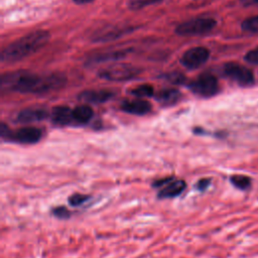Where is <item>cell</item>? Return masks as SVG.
<instances>
[{"instance_id":"cell-1","label":"cell","mask_w":258,"mask_h":258,"mask_svg":"<svg viewBox=\"0 0 258 258\" xmlns=\"http://www.w3.org/2000/svg\"><path fill=\"white\" fill-rule=\"evenodd\" d=\"M66 82V76L60 73L35 75L25 71H19L5 74L1 77V90L43 94L62 88Z\"/></svg>"},{"instance_id":"cell-2","label":"cell","mask_w":258,"mask_h":258,"mask_svg":"<svg viewBox=\"0 0 258 258\" xmlns=\"http://www.w3.org/2000/svg\"><path fill=\"white\" fill-rule=\"evenodd\" d=\"M49 39L46 30L30 32L4 47L1 51V59L5 62L18 61L42 48Z\"/></svg>"},{"instance_id":"cell-3","label":"cell","mask_w":258,"mask_h":258,"mask_svg":"<svg viewBox=\"0 0 258 258\" xmlns=\"http://www.w3.org/2000/svg\"><path fill=\"white\" fill-rule=\"evenodd\" d=\"M217 22L210 17H198L184 21L176 26L175 32L181 36L206 34L214 29Z\"/></svg>"},{"instance_id":"cell-4","label":"cell","mask_w":258,"mask_h":258,"mask_svg":"<svg viewBox=\"0 0 258 258\" xmlns=\"http://www.w3.org/2000/svg\"><path fill=\"white\" fill-rule=\"evenodd\" d=\"M152 187L157 189L158 199H173L183 192L186 187V182L180 178L167 176L154 180L152 182Z\"/></svg>"},{"instance_id":"cell-5","label":"cell","mask_w":258,"mask_h":258,"mask_svg":"<svg viewBox=\"0 0 258 258\" xmlns=\"http://www.w3.org/2000/svg\"><path fill=\"white\" fill-rule=\"evenodd\" d=\"M141 70L129 63H115L99 72V77L108 81H127L137 77Z\"/></svg>"},{"instance_id":"cell-6","label":"cell","mask_w":258,"mask_h":258,"mask_svg":"<svg viewBox=\"0 0 258 258\" xmlns=\"http://www.w3.org/2000/svg\"><path fill=\"white\" fill-rule=\"evenodd\" d=\"M187 86L192 93L206 98L216 95L219 91V84L217 79L210 74H203L199 76Z\"/></svg>"},{"instance_id":"cell-7","label":"cell","mask_w":258,"mask_h":258,"mask_svg":"<svg viewBox=\"0 0 258 258\" xmlns=\"http://www.w3.org/2000/svg\"><path fill=\"white\" fill-rule=\"evenodd\" d=\"M224 72L227 77L235 81L240 86L249 87L254 84V75L252 71L240 63L228 62L224 67Z\"/></svg>"},{"instance_id":"cell-8","label":"cell","mask_w":258,"mask_h":258,"mask_svg":"<svg viewBox=\"0 0 258 258\" xmlns=\"http://www.w3.org/2000/svg\"><path fill=\"white\" fill-rule=\"evenodd\" d=\"M210 51L204 46H196L187 49L181 56L180 62L189 70H195L203 66L209 58Z\"/></svg>"},{"instance_id":"cell-9","label":"cell","mask_w":258,"mask_h":258,"mask_svg":"<svg viewBox=\"0 0 258 258\" xmlns=\"http://www.w3.org/2000/svg\"><path fill=\"white\" fill-rule=\"evenodd\" d=\"M131 30H132V27L130 26H123V25L106 26V27H103L102 29L96 30L95 33L92 35V40L95 42L111 41L130 32Z\"/></svg>"},{"instance_id":"cell-10","label":"cell","mask_w":258,"mask_h":258,"mask_svg":"<svg viewBox=\"0 0 258 258\" xmlns=\"http://www.w3.org/2000/svg\"><path fill=\"white\" fill-rule=\"evenodd\" d=\"M42 137V131L37 127L27 126L22 127L13 132L12 140L24 144H34L38 142Z\"/></svg>"},{"instance_id":"cell-11","label":"cell","mask_w":258,"mask_h":258,"mask_svg":"<svg viewBox=\"0 0 258 258\" xmlns=\"http://www.w3.org/2000/svg\"><path fill=\"white\" fill-rule=\"evenodd\" d=\"M121 109L129 114L133 115H145L151 110V105L148 101L142 99L127 100L122 103Z\"/></svg>"},{"instance_id":"cell-12","label":"cell","mask_w":258,"mask_h":258,"mask_svg":"<svg viewBox=\"0 0 258 258\" xmlns=\"http://www.w3.org/2000/svg\"><path fill=\"white\" fill-rule=\"evenodd\" d=\"M47 112L43 109H24L22 111H20L17 114L16 120L19 123H23V124H28V123H33V122H38L41 121L43 119H45L47 117Z\"/></svg>"},{"instance_id":"cell-13","label":"cell","mask_w":258,"mask_h":258,"mask_svg":"<svg viewBox=\"0 0 258 258\" xmlns=\"http://www.w3.org/2000/svg\"><path fill=\"white\" fill-rule=\"evenodd\" d=\"M113 94L105 90H94V91H85L80 94L79 99L86 103H104L108 101Z\"/></svg>"},{"instance_id":"cell-14","label":"cell","mask_w":258,"mask_h":258,"mask_svg":"<svg viewBox=\"0 0 258 258\" xmlns=\"http://www.w3.org/2000/svg\"><path fill=\"white\" fill-rule=\"evenodd\" d=\"M51 120L56 125H68L74 122L73 110L67 106H57L52 109Z\"/></svg>"},{"instance_id":"cell-15","label":"cell","mask_w":258,"mask_h":258,"mask_svg":"<svg viewBox=\"0 0 258 258\" xmlns=\"http://www.w3.org/2000/svg\"><path fill=\"white\" fill-rule=\"evenodd\" d=\"M180 97H181L180 92L177 91L176 89H171V88L161 90L155 95L156 101L164 106H170L177 103Z\"/></svg>"},{"instance_id":"cell-16","label":"cell","mask_w":258,"mask_h":258,"mask_svg":"<svg viewBox=\"0 0 258 258\" xmlns=\"http://www.w3.org/2000/svg\"><path fill=\"white\" fill-rule=\"evenodd\" d=\"M92 117H93V110L88 105H80L73 110V118H74V122L76 123L86 124L91 120Z\"/></svg>"},{"instance_id":"cell-17","label":"cell","mask_w":258,"mask_h":258,"mask_svg":"<svg viewBox=\"0 0 258 258\" xmlns=\"http://www.w3.org/2000/svg\"><path fill=\"white\" fill-rule=\"evenodd\" d=\"M128 49L124 50H116V51H111V52H105L103 54H100V55H96L94 58H93V61L95 62H101V61H105V60H113V59H119V58H122L124 57L127 53H128Z\"/></svg>"},{"instance_id":"cell-18","label":"cell","mask_w":258,"mask_h":258,"mask_svg":"<svg viewBox=\"0 0 258 258\" xmlns=\"http://www.w3.org/2000/svg\"><path fill=\"white\" fill-rule=\"evenodd\" d=\"M130 94L133 96L140 98H144V97H151L154 94V90L150 85H140L138 87L133 88L132 90H130Z\"/></svg>"},{"instance_id":"cell-19","label":"cell","mask_w":258,"mask_h":258,"mask_svg":"<svg viewBox=\"0 0 258 258\" xmlns=\"http://www.w3.org/2000/svg\"><path fill=\"white\" fill-rule=\"evenodd\" d=\"M90 196L89 195H86V194H80V192H75V194H72L69 199H68V202L70 204V206L72 207H81L82 205H84L85 203H87L89 200H90Z\"/></svg>"},{"instance_id":"cell-20","label":"cell","mask_w":258,"mask_h":258,"mask_svg":"<svg viewBox=\"0 0 258 258\" xmlns=\"http://www.w3.org/2000/svg\"><path fill=\"white\" fill-rule=\"evenodd\" d=\"M162 0H129L128 1V7L131 10H139L146 6L156 4L161 2Z\"/></svg>"},{"instance_id":"cell-21","label":"cell","mask_w":258,"mask_h":258,"mask_svg":"<svg viewBox=\"0 0 258 258\" xmlns=\"http://www.w3.org/2000/svg\"><path fill=\"white\" fill-rule=\"evenodd\" d=\"M242 29L248 32H258V15L245 19L242 22Z\"/></svg>"},{"instance_id":"cell-22","label":"cell","mask_w":258,"mask_h":258,"mask_svg":"<svg viewBox=\"0 0 258 258\" xmlns=\"http://www.w3.org/2000/svg\"><path fill=\"white\" fill-rule=\"evenodd\" d=\"M231 182L238 188L245 189L250 185V178L245 175H233L231 176Z\"/></svg>"},{"instance_id":"cell-23","label":"cell","mask_w":258,"mask_h":258,"mask_svg":"<svg viewBox=\"0 0 258 258\" xmlns=\"http://www.w3.org/2000/svg\"><path fill=\"white\" fill-rule=\"evenodd\" d=\"M51 214L57 219H69L72 216V212L63 206H57L52 208Z\"/></svg>"},{"instance_id":"cell-24","label":"cell","mask_w":258,"mask_h":258,"mask_svg":"<svg viewBox=\"0 0 258 258\" xmlns=\"http://www.w3.org/2000/svg\"><path fill=\"white\" fill-rule=\"evenodd\" d=\"M165 78L173 84H182L185 82V77L180 73H171L166 75Z\"/></svg>"},{"instance_id":"cell-25","label":"cell","mask_w":258,"mask_h":258,"mask_svg":"<svg viewBox=\"0 0 258 258\" xmlns=\"http://www.w3.org/2000/svg\"><path fill=\"white\" fill-rule=\"evenodd\" d=\"M245 59L250 62V63H254V64H258V47L254 48L252 50H250L246 55H245Z\"/></svg>"},{"instance_id":"cell-26","label":"cell","mask_w":258,"mask_h":258,"mask_svg":"<svg viewBox=\"0 0 258 258\" xmlns=\"http://www.w3.org/2000/svg\"><path fill=\"white\" fill-rule=\"evenodd\" d=\"M0 134L2 139L4 140H12V135H13V131H11L8 126L4 123L1 124V130H0Z\"/></svg>"},{"instance_id":"cell-27","label":"cell","mask_w":258,"mask_h":258,"mask_svg":"<svg viewBox=\"0 0 258 258\" xmlns=\"http://www.w3.org/2000/svg\"><path fill=\"white\" fill-rule=\"evenodd\" d=\"M210 182H211L210 178H202L196 183V188L199 189L200 191H203L210 185Z\"/></svg>"},{"instance_id":"cell-28","label":"cell","mask_w":258,"mask_h":258,"mask_svg":"<svg viewBox=\"0 0 258 258\" xmlns=\"http://www.w3.org/2000/svg\"><path fill=\"white\" fill-rule=\"evenodd\" d=\"M241 3H242L244 6L258 5V0H241Z\"/></svg>"},{"instance_id":"cell-29","label":"cell","mask_w":258,"mask_h":258,"mask_svg":"<svg viewBox=\"0 0 258 258\" xmlns=\"http://www.w3.org/2000/svg\"><path fill=\"white\" fill-rule=\"evenodd\" d=\"M92 1H94V0H74V2L77 3V4H87V3H90Z\"/></svg>"}]
</instances>
